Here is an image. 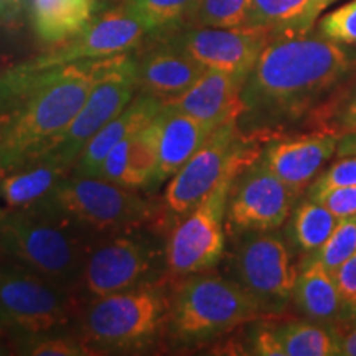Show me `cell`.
<instances>
[{
    "label": "cell",
    "mask_w": 356,
    "mask_h": 356,
    "mask_svg": "<svg viewBox=\"0 0 356 356\" xmlns=\"http://www.w3.org/2000/svg\"><path fill=\"white\" fill-rule=\"evenodd\" d=\"M353 65L343 44L312 30L273 38L243 86L239 127L274 137L277 127L315 111Z\"/></svg>",
    "instance_id": "6da1fadb"
},
{
    "label": "cell",
    "mask_w": 356,
    "mask_h": 356,
    "mask_svg": "<svg viewBox=\"0 0 356 356\" xmlns=\"http://www.w3.org/2000/svg\"><path fill=\"white\" fill-rule=\"evenodd\" d=\"M101 61L51 68L25 61L0 73V177L55 149L86 101Z\"/></svg>",
    "instance_id": "7a4b0ae2"
},
{
    "label": "cell",
    "mask_w": 356,
    "mask_h": 356,
    "mask_svg": "<svg viewBox=\"0 0 356 356\" xmlns=\"http://www.w3.org/2000/svg\"><path fill=\"white\" fill-rule=\"evenodd\" d=\"M33 210L92 239L144 226L162 228L160 203L101 177L68 173Z\"/></svg>",
    "instance_id": "3957f363"
},
{
    "label": "cell",
    "mask_w": 356,
    "mask_h": 356,
    "mask_svg": "<svg viewBox=\"0 0 356 356\" xmlns=\"http://www.w3.org/2000/svg\"><path fill=\"white\" fill-rule=\"evenodd\" d=\"M170 293L162 280L76 305L74 323L96 355L129 353L152 345L165 330Z\"/></svg>",
    "instance_id": "277c9868"
},
{
    "label": "cell",
    "mask_w": 356,
    "mask_h": 356,
    "mask_svg": "<svg viewBox=\"0 0 356 356\" xmlns=\"http://www.w3.org/2000/svg\"><path fill=\"white\" fill-rule=\"evenodd\" d=\"M264 317L257 302L233 277L204 270L177 280L165 332L177 345L197 346Z\"/></svg>",
    "instance_id": "5b68a950"
},
{
    "label": "cell",
    "mask_w": 356,
    "mask_h": 356,
    "mask_svg": "<svg viewBox=\"0 0 356 356\" xmlns=\"http://www.w3.org/2000/svg\"><path fill=\"white\" fill-rule=\"evenodd\" d=\"M95 241L33 208H0V254L70 293Z\"/></svg>",
    "instance_id": "8992f818"
},
{
    "label": "cell",
    "mask_w": 356,
    "mask_h": 356,
    "mask_svg": "<svg viewBox=\"0 0 356 356\" xmlns=\"http://www.w3.org/2000/svg\"><path fill=\"white\" fill-rule=\"evenodd\" d=\"M155 229L144 226L96 239L71 291L74 304L165 277V249Z\"/></svg>",
    "instance_id": "52a82bcc"
},
{
    "label": "cell",
    "mask_w": 356,
    "mask_h": 356,
    "mask_svg": "<svg viewBox=\"0 0 356 356\" xmlns=\"http://www.w3.org/2000/svg\"><path fill=\"white\" fill-rule=\"evenodd\" d=\"M239 118L222 122L204 139L200 149L173 175L160 200V221L163 229L197 207L222 177L238 163H249L262 154L259 142L273 137L246 134Z\"/></svg>",
    "instance_id": "ba28073f"
},
{
    "label": "cell",
    "mask_w": 356,
    "mask_h": 356,
    "mask_svg": "<svg viewBox=\"0 0 356 356\" xmlns=\"http://www.w3.org/2000/svg\"><path fill=\"white\" fill-rule=\"evenodd\" d=\"M251 163V162H249ZM249 163H238L220 184L168 228L165 249V277L172 280L204 273L216 267L226 246V207L234 178Z\"/></svg>",
    "instance_id": "9c48e42d"
},
{
    "label": "cell",
    "mask_w": 356,
    "mask_h": 356,
    "mask_svg": "<svg viewBox=\"0 0 356 356\" xmlns=\"http://www.w3.org/2000/svg\"><path fill=\"white\" fill-rule=\"evenodd\" d=\"M76 314L71 293L19 262L0 259V337L70 327Z\"/></svg>",
    "instance_id": "30bf717a"
},
{
    "label": "cell",
    "mask_w": 356,
    "mask_h": 356,
    "mask_svg": "<svg viewBox=\"0 0 356 356\" xmlns=\"http://www.w3.org/2000/svg\"><path fill=\"white\" fill-rule=\"evenodd\" d=\"M297 274L292 249L275 229L239 234L231 254V277L257 302L262 314L274 317L287 309Z\"/></svg>",
    "instance_id": "8fae6325"
},
{
    "label": "cell",
    "mask_w": 356,
    "mask_h": 356,
    "mask_svg": "<svg viewBox=\"0 0 356 356\" xmlns=\"http://www.w3.org/2000/svg\"><path fill=\"white\" fill-rule=\"evenodd\" d=\"M136 56L131 53L102 58L101 70L91 91L50 155L73 168L86 144L111 119L121 114L136 97Z\"/></svg>",
    "instance_id": "7c38bea8"
},
{
    "label": "cell",
    "mask_w": 356,
    "mask_h": 356,
    "mask_svg": "<svg viewBox=\"0 0 356 356\" xmlns=\"http://www.w3.org/2000/svg\"><path fill=\"white\" fill-rule=\"evenodd\" d=\"M299 198L259 155L243 168L231 185L226 231L231 234L279 229Z\"/></svg>",
    "instance_id": "4fadbf2b"
},
{
    "label": "cell",
    "mask_w": 356,
    "mask_h": 356,
    "mask_svg": "<svg viewBox=\"0 0 356 356\" xmlns=\"http://www.w3.org/2000/svg\"><path fill=\"white\" fill-rule=\"evenodd\" d=\"M157 35L170 40L204 68L220 70L244 78L249 76L262 50L274 38L266 30L252 26H180Z\"/></svg>",
    "instance_id": "5bb4252c"
},
{
    "label": "cell",
    "mask_w": 356,
    "mask_h": 356,
    "mask_svg": "<svg viewBox=\"0 0 356 356\" xmlns=\"http://www.w3.org/2000/svg\"><path fill=\"white\" fill-rule=\"evenodd\" d=\"M147 35L149 32L145 26L129 12L126 6L111 8L101 15L92 17L74 37L58 43V47L51 48L50 51L29 60V63L37 68H51L76 61L122 55L139 48Z\"/></svg>",
    "instance_id": "9a60e30c"
},
{
    "label": "cell",
    "mask_w": 356,
    "mask_h": 356,
    "mask_svg": "<svg viewBox=\"0 0 356 356\" xmlns=\"http://www.w3.org/2000/svg\"><path fill=\"white\" fill-rule=\"evenodd\" d=\"M340 136L333 131H315L289 137H273L266 142L261 157L280 180L299 195L322 173L337 154Z\"/></svg>",
    "instance_id": "2e32d148"
},
{
    "label": "cell",
    "mask_w": 356,
    "mask_h": 356,
    "mask_svg": "<svg viewBox=\"0 0 356 356\" xmlns=\"http://www.w3.org/2000/svg\"><path fill=\"white\" fill-rule=\"evenodd\" d=\"M207 68L165 37L136 56L137 89L162 101L185 92Z\"/></svg>",
    "instance_id": "e0dca14e"
},
{
    "label": "cell",
    "mask_w": 356,
    "mask_h": 356,
    "mask_svg": "<svg viewBox=\"0 0 356 356\" xmlns=\"http://www.w3.org/2000/svg\"><path fill=\"white\" fill-rule=\"evenodd\" d=\"M246 79L238 74L207 68L185 92L163 101V104L216 129L220 124L241 115V91Z\"/></svg>",
    "instance_id": "ac0fdd59"
},
{
    "label": "cell",
    "mask_w": 356,
    "mask_h": 356,
    "mask_svg": "<svg viewBox=\"0 0 356 356\" xmlns=\"http://www.w3.org/2000/svg\"><path fill=\"white\" fill-rule=\"evenodd\" d=\"M163 108V101L159 97L137 92L136 97L121 114L106 124L99 132L88 142L74 162L71 173L76 177H97L99 168L104 162L106 155L118 145L119 142L127 139L139 129L152 122Z\"/></svg>",
    "instance_id": "d6986e66"
},
{
    "label": "cell",
    "mask_w": 356,
    "mask_h": 356,
    "mask_svg": "<svg viewBox=\"0 0 356 356\" xmlns=\"http://www.w3.org/2000/svg\"><path fill=\"white\" fill-rule=\"evenodd\" d=\"M160 157L150 193L175 175L186 160L200 149L210 134L215 131L184 113L163 104L160 111Z\"/></svg>",
    "instance_id": "ffe728a7"
},
{
    "label": "cell",
    "mask_w": 356,
    "mask_h": 356,
    "mask_svg": "<svg viewBox=\"0 0 356 356\" xmlns=\"http://www.w3.org/2000/svg\"><path fill=\"white\" fill-rule=\"evenodd\" d=\"M292 304L302 317L312 322L330 327L346 322L345 305L335 277L315 261L304 259L299 267Z\"/></svg>",
    "instance_id": "44dd1931"
},
{
    "label": "cell",
    "mask_w": 356,
    "mask_h": 356,
    "mask_svg": "<svg viewBox=\"0 0 356 356\" xmlns=\"http://www.w3.org/2000/svg\"><path fill=\"white\" fill-rule=\"evenodd\" d=\"M71 170L56 157L48 154L17 170L0 177V208L29 210L51 193Z\"/></svg>",
    "instance_id": "7402d4cb"
},
{
    "label": "cell",
    "mask_w": 356,
    "mask_h": 356,
    "mask_svg": "<svg viewBox=\"0 0 356 356\" xmlns=\"http://www.w3.org/2000/svg\"><path fill=\"white\" fill-rule=\"evenodd\" d=\"M95 3L96 0H33L35 33L47 43H63L88 25Z\"/></svg>",
    "instance_id": "603a6c76"
},
{
    "label": "cell",
    "mask_w": 356,
    "mask_h": 356,
    "mask_svg": "<svg viewBox=\"0 0 356 356\" xmlns=\"http://www.w3.org/2000/svg\"><path fill=\"white\" fill-rule=\"evenodd\" d=\"M317 20L314 0H252L244 26L266 30L275 38L310 32Z\"/></svg>",
    "instance_id": "cb8c5ba5"
},
{
    "label": "cell",
    "mask_w": 356,
    "mask_h": 356,
    "mask_svg": "<svg viewBox=\"0 0 356 356\" xmlns=\"http://www.w3.org/2000/svg\"><path fill=\"white\" fill-rule=\"evenodd\" d=\"M280 356H335L340 355L338 328L312 322L286 320L270 323Z\"/></svg>",
    "instance_id": "d4e9b609"
},
{
    "label": "cell",
    "mask_w": 356,
    "mask_h": 356,
    "mask_svg": "<svg viewBox=\"0 0 356 356\" xmlns=\"http://www.w3.org/2000/svg\"><path fill=\"white\" fill-rule=\"evenodd\" d=\"M338 218L320 202L305 198L297 204L291 218V241L307 256L314 254L330 238Z\"/></svg>",
    "instance_id": "484cf974"
},
{
    "label": "cell",
    "mask_w": 356,
    "mask_h": 356,
    "mask_svg": "<svg viewBox=\"0 0 356 356\" xmlns=\"http://www.w3.org/2000/svg\"><path fill=\"white\" fill-rule=\"evenodd\" d=\"M160 115V114H159ZM139 129L131 137L127 163V188L152 190L160 157V118Z\"/></svg>",
    "instance_id": "4316f807"
},
{
    "label": "cell",
    "mask_w": 356,
    "mask_h": 356,
    "mask_svg": "<svg viewBox=\"0 0 356 356\" xmlns=\"http://www.w3.org/2000/svg\"><path fill=\"white\" fill-rule=\"evenodd\" d=\"M10 353L26 356H95L76 328L29 333L10 338Z\"/></svg>",
    "instance_id": "83f0119b"
},
{
    "label": "cell",
    "mask_w": 356,
    "mask_h": 356,
    "mask_svg": "<svg viewBox=\"0 0 356 356\" xmlns=\"http://www.w3.org/2000/svg\"><path fill=\"white\" fill-rule=\"evenodd\" d=\"M198 0H127L124 6L149 33H163L188 24Z\"/></svg>",
    "instance_id": "f1b7e54d"
},
{
    "label": "cell",
    "mask_w": 356,
    "mask_h": 356,
    "mask_svg": "<svg viewBox=\"0 0 356 356\" xmlns=\"http://www.w3.org/2000/svg\"><path fill=\"white\" fill-rule=\"evenodd\" d=\"M252 0H198L185 26L236 29L244 26L251 12Z\"/></svg>",
    "instance_id": "f546056e"
},
{
    "label": "cell",
    "mask_w": 356,
    "mask_h": 356,
    "mask_svg": "<svg viewBox=\"0 0 356 356\" xmlns=\"http://www.w3.org/2000/svg\"><path fill=\"white\" fill-rule=\"evenodd\" d=\"M356 252V216L338 220L330 238L305 259L318 262L328 273L335 274L341 264H345Z\"/></svg>",
    "instance_id": "4dcf8cb0"
},
{
    "label": "cell",
    "mask_w": 356,
    "mask_h": 356,
    "mask_svg": "<svg viewBox=\"0 0 356 356\" xmlns=\"http://www.w3.org/2000/svg\"><path fill=\"white\" fill-rule=\"evenodd\" d=\"M315 32L338 44H356V0L328 12L317 22Z\"/></svg>",
    "instance_id": "1f68e13d"
},
{
    "label": "cell",
    "mask_w": 356,
    "mask_h": 356,
    "mask_svg": "<svg viewBox=\"0 0 356 356\" xmlns=\"http://www.w3.org/2000/svg\"><path fill=\"white\" fill-rule=\"evenodd\" d=\"M353 185H356V157L353 155L338 157L327 170H323L312 181L309 191H307V198L315 200L330 190Z\"/></svg>",
    "instance_id": "d6a6232c"
},
{
    "label": "cell",
    "mask_w": 356,
    "mask_h": 356,
    "mask_svg": "<svg viewBox=\"0 0 356 356\" xmlns=\"http://www.w3.org/2000/svg\"><path fill=\"white\" fill-rule=\"evenodd\" d=\"M131 137H127V139L119 142L118 145H114V149L106 155L97 177L104 178V180L108 181H113L115 185L126 186L127 188V163Z\"/></svg>",
    "instance_id": "836d02e7"
},
{
    "label": "cell",
    "mask_w": 356,
    "mask_h": 356,
    "mask_svg": "<svg viewBox=\"0 0 356 356\" xmlns=\"http://www.w3.org/2000/svg\"><path fill=\"white\" fill-rule=\"evenodd\" d=\"M335 282L343 300L346 322H356V252L345 264H341L333 274Z\"/></svg>",
    "instance_id": "e575fe53"
},
{
    "label": "cell",
    "mask_w": 356,
    "mask_h": 356,
    "mask_svg": "<svg viewBox=\"0 0 356 356\" xmlns=\"http://www.w3.org/2000/svg\"><path fill=\"white\" fill-rule=\"evenodd\" d=\"M315 202H320L323 207H327L338 220L356 216V185L327 191L315 198Z\"/></svg>",
    "instance_id": "d590c367"
},
{
    "label": "cell",
    "mask_w": 356,
    "mask_h": 356,
    "mask_svg": "<svg viewBox=\"0 0 356 356\" xmlns=\"http://www.w3.org/2000/svg\"><path fill=\"white\" fill-rule=\"evenodd\" d=\"M330 131L337 132L338 136L356 132V88L333 113V127Z\"/></svg>",
    "instance_id": "8d00e7d4"
},
{
    "label": "cell",
    "mask_w": 356,
    "mask_h": 356,
    "mask_svg": "<svg viewBox=\"0 0 356 356\" xmlns=\"http://www.w3.org/2000/svg\"><path fill=\"white\" fill-rule=\"evenodd\" d=\"M343 325V328H338L340 355L356 356V322H348Z\"/></svg>",
    "instance_id": "74e56055"
},
{
    "label": "cell",
    "mask_w": 356,
    "mask_h": 356,
    "mask_svg": "<svg viewBox=\"0 0 356 356\" xmlns=\"http://www.w3.org/2000/svg\"><path fill=\"white\" fill-rule=\"evenodd\" d=\"M335 155L337 157H348V155L356 157V132H350V134H343V136H340Z\"/></svg>",
    "instance_id": "f35d334b"
},
{
    "label": "cell",
    "mask_w": 356,
    "mask_h": 356,
    "mask_svg": "<svg viewBox=\"0 0 356 356\" xmlns=\"http://www.w3.org/2000/svg\"><path fill=\"white\" fill-rule=\"evenodd\" d=\"M19 8L13 0H0V19H12Z\"/></svg>",
    "instance_id": "ab89813d"
},
{
    "label": "cell",
    "mask_w": 356,
    "mask_h": 356,
    "mask_svg": "<svg viewBox=\"0 0 356 356\" xmlns=\"http://www.w3.org/2000/svg\"><path fill=\"white\" fill-rule=\"evenodd\" d=\"M338 2V0H314V10H315V15L320 17V13H322L325 8H328L333 3Z\"/></svg>",
    "instance_id": "60d3db41"
},
{
    "label": "cell",
    "mask_w": 356,
    "mask_h": 356,
    "mask_svg": "<svg viewBox=\"0 0 356 356\" xmlns=\"http://www.w3.org/2000/svg\"><path fill=\"white\" fill-rule=\"evenodd\" d=\"M8 353H10V348H8V346H6V345L0 343V355H8Z\"/></svg>",
    "instance_id": "b9f144b4"
}]
</instances>
